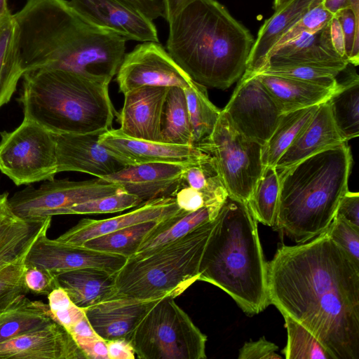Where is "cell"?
Masks as SVG:
<instances>
[{
  "label": "cell",
  "instance_id": "d4e9b609",
  "mask_svg": "<svg viewBox=\"0 0 359 359\" xmlns=\"http://www.w3.org/2000/svg\"><path fill=\"white\" fill-rule=\"evenodd\" d=\"M323 1L292 0L275 11L258 31L244 74H257L264 66L268 53L280 37L309 10Z\"/></svg>",
  "mask_w": 359,
  "mask_h": 359
},
{
  "label": "cell",
  "instance_id": "603a6c76",
  "mask_svg": "<svg viewBox=\"0 0 359 359\" xmlns=\"http://www.w3.org/2000/svg\"><path fill=\"white\" fill-rule=\"evenodd\" d=\"M348 65L333 47L329 22L320 30L304 32L279 48L268 57L261 70L268 67L311 65L342 72Z\"/></svg>",
  "mask_w": 359,
  "mask_h": 359
},
{
  "label": "cell",
  "instance_id": "f6af8a7d",
  "mask_svg": "<svg viewBox=\"0 0 359 359\" xmlns=\"http://www.w3.org/2000/svg\"><path fill=\"white\" fill-rule=\"evenodd\" d=\"M341 25L345 41V53L349 64H359V23L352 10L346 6L335 14Z\"/></svg>",
  "mask_w": 359,
  "mask_h": 359
},
{
  "label": "cell",
  "instance_id": "60d3db41",
  "mask_svg": "<svg viewBox=\"0 0 359 359\" xmlns=\"http://www.w3.org/2000/svg\"><path fill=\"white\" fill-rule=\"evenodd\" d=\"M136 196L125 191L93 199L65 209L61 215L106 214L124 211L142 204Z\"/></svg>",
  "mask_w": 359,
  "mask_h": 359
},
{
  "label": "cell",
  "instance_id": "f907efd6",
  "mask_svg": "<svg viewBox=\"0 0 359 359\" xmlns=\"http://www.w3.org/2000/svg\"><path fill=\"white\" fill-rule=\"evenodd\" d=\"M335 215L359 227V194L348 190L341 198Z\"/></svg>",
  "mask_w": 359,
  "mask_h": 359
},
{
  "label": "cell",
  "instance_id": "7a4b0ae2",
  "mask_svg": "<svg viewBox=\"0 0 359 359\" xmlns=\"http://www.w3.org/2000/svg\"><path fill=\"white\" fill-rule=\"evenodd\" d=\"M24 73L62 69L111 81L126 39L79 13L67 0H27L13 14Z\"/></svg>",
  "mask_w": 359,
  "mask_h": 359
},
{
  "label": "cell",
  "instance_id": "83f0119b",
  "mask_svg": "<svg viewBox=\"0 0 359 359\" xmlns=\"http://www.w3.org/2000/svg\"><path fill=\"white\" fill-rule=\"evenodd\" d=\"M219 210L208 206L193 212L181 209L175 215L161 221L143 240L137 252L130 257L143 256L184 236L198 226L214 220Z\"/></svg>",
  "mask_w": 359,
  "mask_h": 359
},
{
  "label": "cell",
  "instance_id": "7c38bea8",
  "mask_svg": "<svg viewBox=\"0 0 359 359\" xmlns=\"http://www.w3.org/2000/svg\"><path fill=\"white\" fill-rule=\"evenodd\" d=\"M222 112L235 130L262 146L284 114L258 76L245 74Z\"/></svg>",
  "mask_w": 359,
  "mask_h": 359
},
{
  "label": "cell",
  "instance_id": "e0dca14e",
  "mask_svg": "<svg viewBox=\"0 0 359 359\" xmlns=\"http://www.w3.org/2000/svg\"><path fill=\"white\" fill-rule=\"evenodd\" d=\"M86 359L69 332L53 320L0 344V359Z\"/></svg>",
  "mask_w": 359,
  "mask_h": 359
},
{
  "label": "cell",
  "instance_id": "9c48e42d",
  "mask_svg": "<svg viewBox=\"0 0 359 359\" xmlns=\"http://www.w3.org/2000/svg\"><path fill=\"white\" fill-rule=\"evenodd\" d=\"M196 147L215 159L228 196L248 203L264 167L262 145L235 130L221 110L210 135Z\"/></svg>",
  "mask_w": 359,
  "mask_h": 359
},
{
  "label": "cell",
  "instance_id": "bcb514c9",
  "mask_svg": "<svg viewBox=\"0 0 359 359\" xmlns=\"http://www.w3.org/2000/svg\"><path fill=\"white\" fill-rule=\"evenodd\" d=\"M46 219L39 229L20 235L0 248V273L10 266L36 240L45 224Z\"/></svg>",
  "mask_w": 359,
  "mask_h": 359
},
{
  "label": "cell",
  "instance_id": "d6986e66",
  "mask_svg": "<svg viewBox=\"0 0 359 359\" xmlns=\"http://www.w3.org/2000/svg\"><path fill=\"white\" fill-rule=\"evenodd\" d=\"M99 142L126 166L157 162L189 163L197 161L203 155L196 146L136 139L124 135L119 129H109L102 133Z\"/></svg>",
  "mask_w": 359,
  "mask_h": 359
},
{
  "label": "cell",
  "instance_id": "e575fe53",
  "mask_svg": "<svg viewBox=\"0 0 359 359\" xmlns=\"http://www.w3.org/2000/svg\"><path fill=\"white\" fill-rule=\"evenodd\" d=\"M184 91L191 129V144L196 146L210 135L221 110L210 100L205 86L194 81Z\"/></svg>",
  "mask_w": 359,
  "mask_h": 359
},
{
  "label": "cell",
  "instance_id": "f1b7e54d",
  "mask_svg": "<svg viewBox=\"0 0 359 359\" xmlns=\"http://www.w3.org/2000/svg\"><path fill=\"white\" fill-rule=\"evenodd\" d=\"M53 320L48 304L22 297L0 311V344Z\"/></svg>",
  "mask_w": 359,
  "mask_h": 359
},
{
  "label": "cell",
  "instance_id": "3957f363",
  "mask_svg": "<svg viewBox=\"0 0 359 359\" xmlns=\"http://www.w3.org/2000/svg\"><path fill=\"white\" fill-rule=\"evenodd\" d=\"M168 25L167 51L195 82L225 90L245 72L255 39L216 0H194Z\"/></svg>",
  "mask_w": 359,
  "mask_h": 359
},
{
  "label": "cell",
  "instance_id": "f35d334b",
  "mask_svg": "<svg viewBox=\"0 0 359 359\" xmlns=\"http://www.w3.org/2000/svg\"><path fill=\"white\" fill-rule=\"evenodd\" d=\"M341 72L337 69L318 66L289 65L265 67L257 74L294 79L334 90L339 86L337 77Z\"/></svg>",
  "mask_w": 359,
  "mask_h": 359
},
{
  "label": "cell",
  "instance_id": "91938a15",
  "mask_svg": "<svg viewBox=\"0 0 359 359\" xmlns=\"http://www.w3.org/2000/svg\"><path fill=\"white\" fill-rule=\"evenodd\" d=\"M11 15L8 7V0H0V21Z\"/></svg>",
  "mask_w": 359,
  "mask_h": 359
},
{
  "label": "cell",
  "instance_id": "680465c9",
  "mask_svg": "<svg viewBox=\"0 0 359 359\" xmlns=\"http://www.w3.org/2000/svg\"><path fill=\"white\" fill-rule=\"evenodd\" d=\"M323 6L332 14L347 6L346 0H323Z\"/></svg>",
  "mask_w": 359,
  "mask_h": 359
},
{
  "label": "cell",
  "instance_id": "277c9868",
  "mask_svg": "<svg viewBox=\"0 0 359 359\" xmlns=\"http://www.w3.org/2000/svg\"><path fill=\"white\" fill-rule=\"evenodd\" d=\"M198 280L222 290L248 316L269 305L267 262L248 203L227 196L204 251Z\"/></svg>",
  "mask_w": 359,
  "mask_h": 359
},
{
  "label": "cell",
  "instance_id": "74e56055",
  "mask_svg": "<svg viewBox=\"0 0 359 359\" xmlns=\"http://www.w3.org/2000/svg\"><path fill=\"white\" fill-rule=\"evenodd\" d=\"M287 344L283 350L286 359H331L318 340L306 327L284 316Z\"/></svg>",
  "mask_w": 359,
  "mask_h": 359
},
{
  "label": "cell",
  "instance_id": "816d5d0a",
  "mask_svg": "<svg viewBox=\"0 0 359 359\" xmlns=\"http://www.w3.org/2000/svg\"><path fill=\"white\" fill-rule=\"evenodd\" d=\"M86 359H109L107 341L100 337L76 340Z\"/></svg>",
  "mask_w": 359,
  "mask_h": 359
},
{
  "label": "cell",
  "instance_id": "836d02e7",
  "mask_svg": "<svg viewBox=\"0 0 359 359\" xmlns=\"http://www.w3.org/2000/svg\"><path fill=\"white\" fill-rule=\"evenodd\" d=\"M23 74L16 46L15 25L11 14L0 25V108L10 101Z\"/></svg>",
  "mask_w": 359,
  "mask_h": 359
},
{
  "label": "cell",
  "instance_id": "b9f144b4",
  "mask_svg": "<svg viewBox=\"0 0 359 359\" xmlns=\"http://www.w3.org/2000/svg\"><path fill=\"white\" fill-rule=\"evenodd\" d=\"M333 15L323 6V2L311 8L280 37L268 53L265 62L271 54L303 33H314L322 29L330 22Z\"/></svg>",
  "mask_w": 359,
  "mask_h": 359
},
{
  "label": "cell",
  "instance_id": "5b68a950",
  "mask_svg": "<svg viewBox=\"0 0 359 359\" xmlns=\"http://www.w3.org/2000/svg\"><path fill=\"white\" fill-rule=\"evenodd\" d=\"M352 155L347 142L328 147L278 172L273 226L297 244L325 232L348 191Z\"/></svg>",
  "mask_w": 359,
  "mask_h": 359
},
{
  "label": "cell",
  "instance_id": "30bf717a",
  "mask_svg": "<svg viewBox=\"0 0 359 359\" xmlns=\"http://www.w3.org/2000/svg\"><path fill=\"white\" fill-rule=\"evenodd\" d=\"M0 135V171L15 185L52 180L58 173L54 133L38 123L24 118Z\"/></svg>",
  "mask_w": 359,
  "mask_h": 359
},
{
  "label": "cell",
  "instance_id": "f546056e",
  "mask_svg": "<svg viewBox=\"0 0 359 359\" xmlns=\"http://www.w3.org/2000/svg\"><path fill=\"white\" fill-rule=\"evenodd\" d=\"M340 135L345 142L359 136V79L352 74L327 100Z\"/></svg>",
  "mask_w": 359,
  "mask_h": 359
},
{
  "label": "cell",
  "instance_id": "1f68e13d",
  "mask_svg": "<svg viewBox=\"0 0 359 359\" xmlns=\"http://www.w3.org/2000/svg\"><path fill=\"white\" fill-rule=\"evenodd\" d=\"M182 184L201 192L211 207L221 208L228 196L215 159L204 152L199 160L186 165Z\"/></svg>",
  "mask_w": 359,
  "mask_h": 359
},
{
  "label": "cell",
  "instance_id": "4316f807",
  "mask_svg": "<svg viewBox=\"0 0 359 359\" xmlns=\"http://www.w3.org/2000/svg\"><path fill=\"white\" fill-rule=\"evenodd\" d=\"M257 75L283 114L320 104L326 102L338 88L329 89L302 81L271 74Z\"/></svg>",
  "mask_w": 359,
  "mask_h": 359
},
{
  "label": "cell",
  "instance_id": "d6a6232c",
  "mask_svg": "<svg viewBox=\"0 0 359 359\" xmlns=\"http://www.w3.org/2000/svg\"><path fill=\"white\" fill-rule=\"evenodd\" d=\"M161 140L170 144L193 146L185 93L181 87L168 89L161 118Z\"/></svg>",
  "mask_w": 359,
  "mask_h": 359
},
{
  "label": "cell",
  "instance_id": "681fc988",
  "mask_svg": "<svg viewBox=\"0 0 359 359\" xmlns=\"http://www.w3.org/2000/svg\"><path fill=\"white\" fill-rule=\"evenodd\" d=\"M175 198L179 208L187 212L196 211L205 206L211 207L201 192L183 184L175 194Z\"/></svg>",
  "mask_w": 359,
  "mask_h": 359
},
{
  "label": "cell",
  "instance_id": "44dd1931",
  "mask_svg": "<svg viewBox=\"0 0 359 359\" xmlns=\"http://www.w3.org/2000/svg\"><path fill=\"white\" fill-rule=\"evenodd\" d=\"M180 210L175 197L156 198L142 203L128 212L113 217L82 219L56 239L62 243L81 245L90 239L130 226L163 220L175 215Z\"/></svg>",
  "mask_w": 359,
  "mask_h": 359
},
{
  "label": "cell",
  "instance_id": "ac0fdd59",
  "mask_svg": "<svg viewBox=\"0 0 359 359\" xmlns=\"http://www.w3.org/2000/svg\"><path fill=\"white\" fill-rule=\"evenodd\" d=\"M169 88L142 86L125 93L123 107L116 115L120 131L133 138L161 142V118Z\"/></svg>",
  "mask_w": 359,
  "mask_h": 359
},
{
  "label": "cell",
  "instance_id": "ffe728a7",
  "mask_svg": "<svg viewBox=\"0 0 359 359\" xmlns=\"http://www.w3.org/2000/svg\"><path fill=\"white\" fill-rule=\"evenodd\" d=\"M187 164L157 162L128 165L102 179L120 184L125 191L144 203L175 197L182 186Z\"/></svg>",
  "mask_w": 359,
  "mask_h": 359
},
{
  "label": "cell",
  "instance_id": "94428289",
  "mask_svg": "<svg viewBox=\"0 0 359 359\" xmlns=\"http://www.w3.org/2000/svg\"><path fill=\"white\" fill-rule=\"evenodd\" d=\"M290 1L292 0H273V8L275 11H276L278 8L283 7L284 5L287 4Z\"/></svg>",
  "mask_w": 359,
  "mask_h": 359
},
{
  "label": "cell",
  "instance_id": "7dc6e473",
  "mask_svg": "<svg viewBox=\"0 0 359 359\" xmlns=\"http://www.w3.org/2000/svg\"><path fill=\"white\" fill-rule=\"evenodd\" d=\"M24 280L28 292L48 295L57 286L56 276L49 271L34 266H27Z\"/></svg>",
  "mask_w": 359,
  "mask_h": 359
},
{
  "label": "cell",
  "instance_id": "4dcf8cb0",
  "mask_svg": "<svg viewBox=\"0 0 359 359\" xmlns=\"http://www.w3.org/2000/svg\"><path fill=\"white\" fill-rule=\"evenodd\" d=\"M318 105L283 115L270 138L262 146L261 156L264 166H276L280 156L309 124Z\"/></svg>",
  "mask_w": 359,
  "mask_h": 359
},
{
  "label": "cell",
  "instance_id": "db71d44e",
  "mask_svg": "<svg viewBox=\"0 0 359 359\" xmlns=\"http://www.w3.org/2000/svg\"><path fill=\"white\" fill-rule=\"evenodd\" d=\"M109 359H134L135 351L130 342L124 339L107 341Z\"/></svg>",
  "mask_w": 359,
  "mask_h": 359
},
{
  "label": "cell",
  "instance_id": "9a60e30c",
  "mask_svg": "<svg viewBox=\"0 0 359 359\" xmlns=\"http://www.w3.org/2000/svg\"><path fill=\"white\" fill-rule=\"evenodd\" d=\"M69 2L90 21L126 40L159 42L153 20L124 0H70Z\"/></svg>",
  "mask_w": 359,
  "mask_h": 359
},
{
  "label": "cell",
  "instance_id": "484cf974",
  "mask_svg": "<svg viewBox=\"0 0 359 359\" xmlns=\"http://www.w3.org/2000/svg\"><path fill=\"white\" fill-rule=\"evenodd\" d=\"M114 274L97 268H82L57 274L56 282L75 305L86 309L113 297Z\"/></svg>",
  "mask_w": 359,
  "mask_h": 359
},
{
  "label": "cell",
  "instance_id": "8fae6325",
  "mask_svg": "<svg viewBox=\"0 0 359 359\" xmlns=\"http://www.w3.org/2000/svg\"><path fill=\"white\" fill-rule=\"evenodd\" d=\"M124 191L122 187L96 177L84 181L47 180L39 188L27 187L9 198L13 212L27 220L61 215L69 207Z\"/></svg>",
  "mask_w": 359,
  "mask_h": 359
},
{
  "label": "cell",
  "instance_id": "52a82bcc",
  "mask_svg": "<svg viewBox=\"0 0 359 359\" xmlns=\"http://www.w3.org/2000/svg\"><path fill=\"white\" fill-rule=\"evenodd\" d=\"M215 224V219L143 256L128 258L114 274L111 298L152 300L182 294L198 280Z\"/></svg>",
  "mask_w": 359,
  "mask_h": 359
},
{
  "label": "cell",
  "instance_id": "4fadbf2b",
  "mask_svg": "<svg viewBox=\"0 0 359 359\" xmlns=\"http://www.w3.org/2000/svg\"><path fill=\"white\" fill-rule=\"evenodd\" d=\"M123 94L142 86H177L194 81L158 42H143L125 54L116 73Z\"/></svg>",
  "mask_w": 359,
  "mask_h": 359
},
{
  "label": "cell",
  "instance_id": "ee69618b",
  "mask_svg": "<svg viewBox=\"0 0 359 359\" xmlns=\"http://www.w3.org/2000/svg\"><path fill=\"white\" fill-rule=\"evenodd\" d=\"M325 232L359 266V227L335 215Z\"/></svg>",
  "mask_w": 359,
  "mask_h": 359
},
{
  "label": "cell",
  "instance_id": "cb8c5ba5",
  "mask_svg": "<svg viewBox=\"0 0 359 359\" xmlns=\"http://www.w3.org/2000/svg\"><path fill=\"white\" fill-rule=\"evenodd\" d=\"M345 142L333 121L326 102L317 107L311 120L278 159L275 166L279 172L328 147Z\"/></svg>",
  "mask_w": 359,
  "mask_h": 359
},
{
  "label": "cell",
  "instance_id": "11a10c76",
  "mask_svg": "<svg viewBox=\"0 0 359 359\" xmlns=\"http://www.w3.org/2000/svg\"><path fill=\"white\" fill-rule=\"evenodd\" d=\"M330 34L333 47L335 50L341 57L347 59L345 53L344 33L339 21L334 14L330 21Z\"/></svg>",
  "mask_w": 359,
  "mask_h": 359
},
{
  "label": "cell",
  "instance_id": "6125c7cd",
  "mask_svg": "<svg viewBox=\"0 0 359 359\" xmlns=\"http://www.w3.org/2000/svg\"><path fill=\"white\" fill-rule=\"evenodd\" d=\"M1 21H2V20H1ZM1 21H0V25H1Z\"/></svg>",
  "mask_w": 359,
  "mask_h": 359
},
{
  "label": "cell",
  "instance_id": "8d00e7d4",
  "mask_svg": "<svg viewBox=\"0 0 359 359\" xmlns=\"http://www.w3.org/2000/svg\"><path fill=\"white\" fill-rule=\"evenodd\" d=\"M280 191L279 175L275 166H264L248 201L256 220L273 227Z\"/></svg>",
  "mask_w": 359,
  "mask_h": 359
},
{
  "label": "cell",
  "instance_id": "7bdbcfd3",
  "mask_svg": "<svg viewBox=\"0 0 359 359\" xmlns=\"http://www.w3.org/2000/svg\"><path fill=\"white\" fill-rule=\"evenodd\" d=\"M45 219L27 220L20 217L11 207L8 194H0V248L20 235L39 229Z\"/></svg>",
  "mask_w": 359,
  "mask_h": 359
},
{
  "label": "cell",
  "instance_id": "2e32d148",
  "mask_svg": "<svg viewBox=\"0 0 359 359\" xmlns=\"http://www.w3.org/2000/svg\"><path fill=\"white\" fill-rule=\"evenodd\" d=\"M102 133H54L57 172L75 171L103 178L126 165L99 142Z\"/></svg>",
  "mask_w": 359,
  "mask_h": 359
},
{
  "label": "cell",
  "instance_id": "ab89813d",
  "mask_svg": "<svg viewBox=\"0 0 359 359\" xmlns=\"http://www.w3.org/2000/svg\"><path fill=\"white\" fill-rule=\"evenodd\" d=\"M34 241L10 266L0 273V311L28 293L24 280L25 259Z\"/></svg>",
  "mask_w": 359,
  "mask_h": 359
},
{
  "label": "cell",
  "instance_id": "9f6ffc18",
  "mask_svg": "<svg viewBox=\"0 0 359 359\" xmlns=\"http://www.w3.org/2000/svg\"><path fill=\"white\" fill-rule=\"evenodd\" d=\"M67 331L75 341L79 339L99 337L93 329L86 316L71 327Z\"/></svg>",
  "mask_w": 359,
  "mask_h": 359
},
{
  "label": "cell",
  "instance_id": "5bb4252c",
  "mask_svg": "<svg viewBox=\"0 0 359 359\" xmlns=\"http://www.w3.org/2000/svg\"><path fill=\"white\" fill-rule=\"evenodd\" d=\"M52 217L46 218L43 227L30 248L27 266L45 269L55 276L62 272L82 269L97 268L116 273L126 263L127 257L103 252L81 245L62 243L47 236Z\"/></svg>",
  "mask_w": 359,
  "mask_h": 359
},
{
  "label": "cell",
  "instance_id": "d590c367",
  "mask_svg": "<svg viewBox=\"0 0 359 359\" xmlns=\"http://www.w3.org/2000/svg\"><path fill=\"white\" fill-rule=\"evenodd\" d=\"M161 221H149L130 226L90 239L81 246L129 258L137 252L143 240Z\"/></svg>",
  "mask_w": 359,
  "mask_h": 359
},
{
  "label": "cell",
  "instance_id": "f5cc1de1",
  "mask_svg": "<svg viewBox=\"0 0 359 359\" xmlns=\"http://www.w3.org/2000/svg\"><path fill=\"white\" fill-rule=\"evenodd\" d=\"M151 20L164 16V0H124Z\"/></svg>",
  "mask_w": 359,
  "mask_h": 359
},
{
  "label": "cell",
  "instance_id": "8992f818",
  "mask_svg": "<svg viewBox=\"0 0 359 359\" xmlns=\"http://www.w3.org/2000/svg\"><path fill=\"white\" fill-rule=\"evenodd\" d=\"M19 98L24 118L55 134L104 133L116 111L111 102V81L62 69L24 73Z\"/></svg>",
  "mask_w": 359,
  "mask_h": 359
},
{
  "label": "cell",
  "instance_id": "ba28073f",
  "mask_svg": "<svg viewBox=\"0 0 359 359\" xmlns=\"http://www.w3.org/2000/svg\"><path fill=\"white\" fill-rule=\"evenodd\" d=\"M207 336L166 297L142 318L130 341L141 359H205Z\"/></svg>",
  "mask_w": 359,
  "mask_h": 359
},
{
  "label": "cell",
  "instance_id": "7402d4cb",
  "mask_svg": "<svg viewBox=\"0 0 359 359\" xmlns=\"http://www.w3.org/2000/svg\"><path fill=\"white\" fill-rule=\"evenodd\" d=\"M160 299L111 298L84 311L90 325L100 338L107 341L124 339L130 342L138 323Z\"/></svg>",
  "mask_w": 359,
  "mask_h": 359
},
{
  "label": "cell",
  "instance_id": "6da1fadb",
  "mask_svg": "<svg viewBox=\"0 0 359 359\" xmlns=\"http://www.w3.org/2000/svg\"><path fill=\"white\" fill-rule=\"evenodd\" d=\"M267 269L269 304L306 327L331 359H359V266L325 231L281 245Z\"/></svg>",
  "mask_w": 359,
  "mask_h": 359
},
{
  "label": "cell",
  "instance_id": "c3c4849f",
  "mask_svg": "<svg viewBox=\"0 0 359 359\" xmlns=\"http://www.w3.org/2000/svg\"><path fill=\"white\" fill-rule=\"evenodd\" d=\"M278 346L264 337L257 341L245 342L239 350V359H280L276 353Z\"/></svg>",
  "mask_w": 359,
  "mask_h": 359
},
{
  "label": "cell",
  "instance_id": "6f0895ef",
  "mask_svg": "<svg viewBox=\"0 0 359 359\" xmlns=\"http://www.w3.org/2000/svg\"><path fill=\"white\" fill-rule=\"evenodd\" d=\"M194 0H164L165 12L163 18L171 21L184 8Z\"/></svg>",
  "mask_w": 359,
  "mask_h": 359
}]
</instances>
